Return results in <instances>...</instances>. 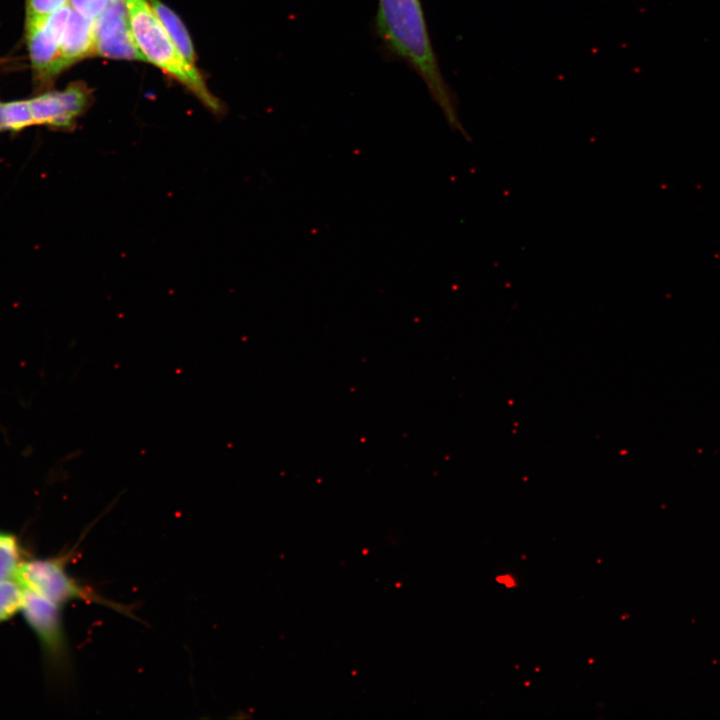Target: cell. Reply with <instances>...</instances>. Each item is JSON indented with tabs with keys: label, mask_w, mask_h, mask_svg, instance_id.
<instances>
[{
	"label": "cell",
	"mask_w": 720,
	"mask_h": 720,
	"mask_svg": "<svg viewBox=\"0 0 720 720\" xmlns=\"http://www.w3.org/2000/svg\"><path fill=\"white\" fill-rule=\"evenodd\" d=\"M375 25L386 48L423 79L449 126L469 139L439 70L420 0H378Z\"/></svg>",
	"instance_id": "1"
},
{
	"label": "cell",
	"mask_w": 720,
	"mask_h": 720,
	"mask_svg": "<svg viewBox=\"0 0 720 720\" xmlns=\"http://www.w3.org/2000/svg\"><path fill=\"white\" fill-rule=\"evenodd\" d=\"M133 40L144 60L158 66L193 92L213 113L221 104L207 89L202 77L178 50L148 0H125Z\"/></svg>",
	"instance_id": "2"
},
{
	"label": "cell",
	"mask_w": 720,
	"mask_h": 720,
	"mask_svg": "<svg viewBox=\"0 0 720 720\" xmlns=\"http://www.w3.org/2000/svg\"><path fill=\"white\" fill-rule=\"evenodd\" d=\"M66 558L35 559L22 562L15 580L47 600L62 606L67 602L82 600L107 606L132 617L131 608L100 596L95 591L80 585L65 569Z\"/></svg>",
	"instance_id": "3"
},
{
	"label": "cell",
	"mask_w": 720,
	"mask_h": 720,
	"mask_svg": "<svg viewBox=\"0 0 720 720\" xmlns=\"http://www.w3.org/2000/svg\"><path fill=\"white\" fill-rule=\"evenodd\" d=\"M72 7L64 4L47 16L27 18V41L34 70L43 77L55 75L63 68L59 45Z\"/></svg>",
	"instance_id": "4"
},
{
	"label": "cell",
	"mask_w": 720,
	"mask_h": 720,
	"mask_svg": "<svg viewBox=\"0 0 720 720\" xmlns=\"http://www.w3.org/2000/svg\"><path fill=\"white\" fill-rule=\"evenodd\" d=\"M60 606L24 588L21 610L37 635L42 649L55 663H63L67 646L60 614Z\"/></svg>",
	"instance_id": "5"
},
{
	"label": "cell",
	"mask_w": 720,
	"mask_h": 720,
	"mask_svg": "<svg viewBox=\"0 0 720 720\" xmlns=\"http://www.w3.org/2000/svg\"><path fill=\"white\" fill-rule=\"evenodd\" d=\"M93 22L96 53L111 58L144 60L131 34L125 0H108Z\"/></svg>",
	"instance_id": "6"
},
{
	"label": "cell",
	"mask_w": 720,
	"mask_h": 720,
	"mask_svg": "<svg viewBox=\"0 0 720 720\" xmlns=\"http://www.w3.org/2000/svg\"><path fill=\"white\" fill-rule=\"evenodd\" d=\"M34 125L54 129L72 130L77 118L89 102L86 88L72 85L63 91H53L28 100Z\"/></svg>",
	"instance_id": "7"
},
{
	"label": "cell",
	"mask_w": 720,
	"mask_h": 720,
	"mask_svg": "<svg viewBox=\"0 0 720 720\" xmlns=\"http://www.w3.org/2000/svg\"><path fill=\"white\" fill-rule=\"evenodd\" d=\"M94 53L96 48L93 20L71 10L59 45L62 68Z\"/></svg>",
	"instance_id": "8"
},
{
	"label": "cell",
	"mask_w": 720,
	"mask_h": 720,
	"mask_svg": "<svg viewBox=\"0 0 720 720\" xmlns=\"http://www.w3.org/2000/svg\"><path fill=\"white\" fill-rule=\"evenodd\" d=\"M152 9L164 25L172 41L184 56V58L194 64L195 53L191 44V39L188 32L179 19V17L167 6L161 3L159 0H148Z\"/></svg>",
	"instance_id": "9"
},
{
	"label": "cell",
	"mask_w": 720,
	"mask_h": 720,
	"mask_svg": "<svg viewBox=\"0 0 720 720\" xmlns=\"http://www.w3.org/2000/svg\"><path fill=\"white\" fill-rule=\"evenodd\" d=\"M33 125L28 100L0 101V133H17Z\"/></svg>",
	"instance_id": "10"
},
{
	"label": "cell",
	"mask_w": 720,
	"mask_h": 720,
	"mask_svg": "<svg viewBox=\"0 0 720 720\" xmlns=\"http://www.w3.org/2000/svg\"><path fill=\"white\" fill-rule=\"evenodd\" d=\"M20 560V548L15 536L0 533V583L16 577Z\"/></svg>",
	"instance_id": "11"
},
{
	"label": "cell",
	"mask_w": 720,
	"mask_h": 720,
	"mask_svg": "<svg viewBox=\"0 0 720 720\" xmlns=\"http://www.w3.org/2000/svg\"><path fill=\"white\" fill-rule=\"evenodd\" d=\"M24 588L14 580L0 583V623L21 610Z\"/></svg>",
	"instance_id": "12"
},
{
	"label": "cell",
	"mask_w": 720,
	"mask_h": 720,
	"mask_svg": "<svg viewBox=\"0 0 720 720\" xmlns=\"http://www.w3.org/2000/svg\"><path fill=\"white\" fill-rule=\"evenodd\" d=\"M108 0H70L73 10L87 19L95 20L104 10Z\"/></svg>",
	"instance_id": "13"
},
{
	"label": "cell",
	"mask_w": 720,
	"mask_h": 720,
	"mask_svg": "<svg viewBox=\"0 0 720 720\" xmlns=\"http://www.w3.org/2000/svg\"><path fill=\"white\" fill-rule=\"evenodd\" d=\"M66 0H27V18L44 17L65 4Z\"/></svg>",
	"instance_id": "14"
}]
</instances>
